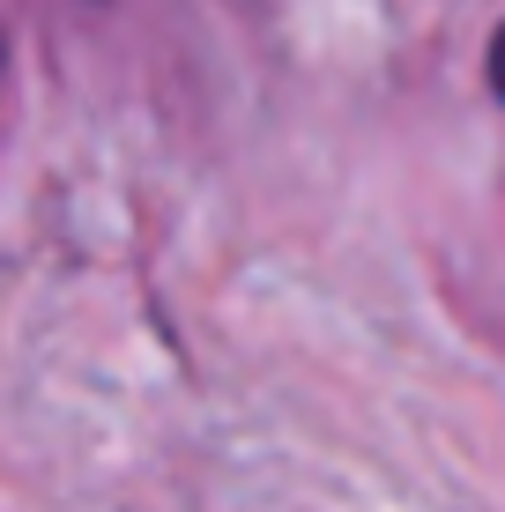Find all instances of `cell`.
Wrapping results in <instances>:
<instances>
[{
  "mask_svg": "<svg viewBox=\"0 0 505 512\" xmlns=\"http://www.w3.org/2000/svg\"><path fill=\"white\" fill-rule=\"evenodd\" d=\"M491 90L505 97V23H498V38H491Z\"/></svg>",
  "mask_w": 505,
  "mask_h": 512,
  "instance_id": "1",
  "label": "cell"
},
{
  "mask_svg": "<svg viewBox=\"0 0 505 512\" xmlns=\"http://www.w3.org/2000/svg\"><path fill=\"white\" fill-rule=\"evenodd\" d=\"M0 75H8V38H0Z\"/></svg>",
  "mask_w": 505,
  "mask_h": 512,
  "instance_id": "2",
  "label": "cell"
}]
</instances>
